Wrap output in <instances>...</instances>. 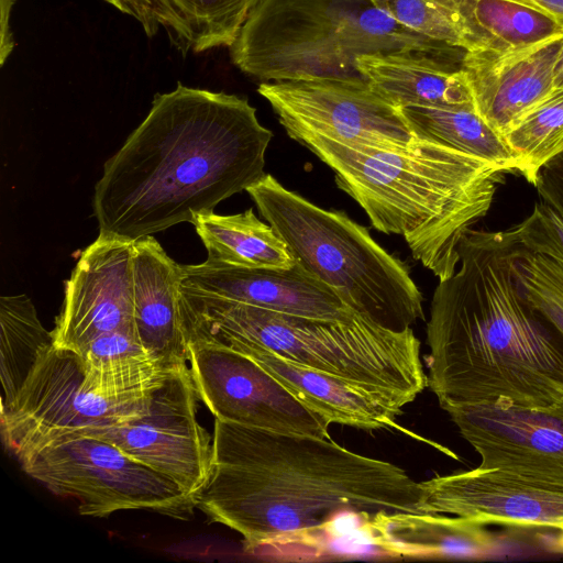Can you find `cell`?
Instances as JSON below:
<instances>
[{
	"instance_id": "cell-6",
	"label": "cell",
	"mask_w": 563,
	"mask_h": 563,
	"mask_svg": "<svg viewBox=\"0 0 563 563\" xmlns=\"http://www.w3.org/2000/svg\"><path fill=\"white\" fill-rule=\"evenodd\" d=\"M229 47L233 64L261 82L363 79L356 59L364 54L415 52L452 63L464 55L407 30L371 0H257Z\"/></svg>"
},
{
	"instance_id": "cell-30",
	"label": "cell",
	"mask_w": 563,
	"mask_h": 563,
	"mask_svg": "<svg viewBox=\"0 0 563 563\" xmlns=\"http://www.w3.org/2000/svg\"><path fill=\"white\" fill-rule=\"evenodd\" d=\"M510 230L526 249L563 261V218L544 202Z\"/></svg>"
},
{
	"instance_id": "cell-10",
	"label": "cell",
	"mask_w": 563,
	"mask_h": 563,
	"mask_svg": "<svg viewBox=\"0 0 563 563\" xmlns=\"http://www.w3.org/2000/svg\"><path fill=\"white\" fill-rule=\"evenodd\" d=\"M258 93L288 136H320L353 147L406 146L416 135L399 108L363 79L261 82Z\"/></svg>"
},
{
	"instance_id": "cell-25",
	"label": "cell",
	"mask_w": 563,
	"mask_h": 563,
	"mask_svg": "<svg viewBox=\"0 0 563 563\" xmlns=\"http://www.w3.org/2000/svg\"><path fill=\"white\" fill-rule=\"evenodd\" d=\"M54 345L24 294L0 297L1 412L7 411L41 356Z\"/></svg>"
},
{
	"instance_id": "cell-18",
	"label": "cell",
	"mask_w": 563,
	"mask_h": 563,
	"mask_svg": "<svg viewBox=\"0 0 563 563\" xmlns=\"http://www.w3.org/2000/svg\"><path fill=\"white\" fill-rule=\"evenodd\" d=\"M133 324L152 355L187 363L188 343L179 309L181 268L152 236L133 242Z\"/></svg>"
},
{
	"instance_id": "cell-13",
	"label": "cell",
	"mask_w": 563,
	"mask_h": 563,
	"mask_svg": "<svg viewBox=\"0 0 563 563\" xmlns=\"http://www.w3.org/2000/svg\"><path fill=\"white\" fill-rule=\"evenodd\" d=\"M445 411L479 455V466L563 487L562 412L504 402L459 405Z\"/></svg>"
},
{
	"instance_id": "cell-33",
	"label": "cell",
	"mask_w": 563,
	"mask_h": 563,
	"mask_svg": "<svg viewBox=\"0 0 563 563\" xmlns=\"http://www.w3.org/2000/svg\"><path fill=\"white\" fill-rule=\"evenodd\" d=\"M15 0H0L1 3V47H0V62L4 64L7 57L12 52L14 42L10 31L9 20L10 12Z\"/></svg>"
},
{
	"instance_id": "cell-35",
	"label": "cell",
	"mask_w": 563,
	"mask_h": 563,
	"mask_svg": "<svg viewBox=\"0 0 563 563\" xmlns=\"http://www.w3.org/2000/svg\"><path fill=\"white\" fill-rule=\"evenodd\" d=\"M554 84L556 90H563V37L554 65Z\"/></svg>"
},
{
	"instance_id": "cell-8",
	"label": "cell",
	"mask_w": 563,
	"mask_h": 563,
	"mask_svg": "<svg viewBox=\"0 0 563 563\" xmlns=\"http://www.w3.org/2000/svg\"><path fill=\"white\" fill-rule=\"evenodd\" d=\"M16 460L30 477L54 495L76 499L82 516L146 509L185 519L196 507L170 478L96 437L67 432Z\"/></svg>"
},
{
	"instance_id": "cell-24",
	"label": "cell",
	"mask_w": 563,
	"mask_h": 563,
	"mask_svg": "<svg viewBox=\"0 0 563 563\" xmlns=\"http://www.w3.org/2000/svg\"><path fill=\"white\" fill-rule=\"evenodd\" d=\"M192 224L209 262L276 268L296 263L284 240L269 223L262 222L252 208L227 216L213 211L201 213Z\"/></svg>"
},
{
	"instance_id": "cell-4",
	"label": "cell",
	"mask_w": 563,
	"mask_h": 563,
	"mask_svg": "<svg viewBox=\"0 0 563 563\" xmlns=\"http://www.w3.org/2000/svg\"><path fill=\"white\" fill-rule=\"evenodd\" d=\"M298 142L334 172L338 187L376 230L401 235L412 257L439 280L455 273L463 236L487 214L507 174L417 135L391 148L353 147L320 136Z\"/></svg>"
},
{
	"instance_id": "cell-34",
	"label": "cell",
	"mask_w": 563,
	"mask_h": 563,
	"mask_svg": "<svg viewBox=\"0 0 563 563\" xmlns=\"http://www.w3.org/2000/svg\"><path fill=\"white\" fill-rule=\"evenodd\" d=\"M553 15L563 25V0H516Z\"/></svg>"
},
{
	"instance_id": "cell-32",
	"label": "cell",
	"mask_w": 563,
	"mask_h": 563,
	"mask_svg": "<svg viewBox=\"0 0 563 563\" xmlns=\"http://www.w3.org/2000/svg\"><path fill=\"white\" fill-rule=\"evenodd\" d=\"M532 185L541 201L563 218V152L539 169Z\"/></svg>"
},
{
	"instance_id": "cell-38",
	"label": "cell",
	"mask_w": 563,
	"mask_h": 563,
	"mask_svg": "<svg viewBox=\"0 0 563 563\" xmlns=\"http://www.w3.org/2000/svg\"><path fill=\"white\" fill-rule=\"evenodd\" d=\"M106 2L110 3L114 8H117V0H104Z\"/></svg>"
},
{
	"instance_id": "cell-26",
	"label": "cell",
	"mask_w": 563,
	"mask_h": 563,
	"mask_svg": "<svg viewBox=\"0 0 563 563\" xmlns=\"http://www.w3.org/2000/svg\"><path fill=\"white\" fill-rule=\"evenodd\" d=\"M412 133L488 161L507 173L517 163L503 137L476 112L463 107H405L400 109Z\"/></svg>"
},
{
	"instance_id": "cell-28",
	"label": "cell",
	"mask_w": 563,
	"mask_h": 563,
	"mask_svg": "<svg viewBox=\"0 0 563 563\" xmlns=\"http://www.w3.org/2000/svg\"><path fill=\"white\" fill-rule=\"evenodd\" d=\"M514 239L511 271L519 291L563 336V261Z\"/></svg>"
},
{
	"instance_id": "cell-27",
	"label": "cell",
	"mask_w": 563,
	"mask_h": 563,
	"mask_svg": "<svg viewBox=\"0 0 563 563\" xmlns=\"http://www.w3.org/2000/svg\"><path fill=\"white\" fill-rule=\"evenodd\" d=\"M503 140L517 163V172L530 184L539 169L563 152V90H556Z\"/></svg>"
},
{
	"instance_id": "cell-23",
	"label": "cell",
	"mask_w": 563,
	"mask_h": 563,
	"mask_svg": "<svg viewBox=\"0 0 563 563\" xmlns=\"http://www.w3.org/2000/svg\"><path fill=\"white\" fill-rule=\"evenodd\" d=\"M456 20L464 53L505 55L563 36L551 14L516 0H438Z\"/></svg>"
},
{
	"instance_id": "cell-19",
	"label": "cell",
	"mask_w": 563,
	"mask_h": 563,
	"mask_svg": "<svg viewBox=\"0 0 563 563\" xmlns=\"http://www.w3.org/2000/svg\"><path fill=\"white\" fill-rule=\"evenodd\" d=\"M373 539L384 559L487 560L499 555L501 539L485 525L444 514H376Z\"/></svg>"
},
{
	"instance_id": "cell-3",
	"label": "cell",
	"mask_w": 563,
	"mask_h": 563,
	"mask_svg": "<svg viewBox=\"0 0 563 563\" xmlns=\"http://www.w3.org/2000/svg\"><path fill=\"white\" fill-rule=\"evenodd\" d=\"M510 229H471L433 292L428 387L442 409L504 402L545 409L563 395V336L519 291Z\"/></svg>"
},
{
	"instance_id": "cell-1",
	"label": "cell",
	"mask_w": 563,
	"mask_h": 563,
	"mask_svg": "<svg viewBox=\"0 0 563 563\" xmlns=\"http://www.w3.org/2000/svg\"><path fill=\"white\" fill-rule=\"evenodd\" d=\"M273 137L246 98L178 82L103 166L92 208L99 234L135 242L246 190Z\"/></svg>"
},
{
	"instance_id": "cell-21",
	"label": "cell",
	"mask_w": 563,
	"mask_h": 563,
	"mask_svg": "<svg viewBox=\"0 0 563 563\" xmlns=\"http://www.w3.org/2000/svg\"><path fill=\"white\" fill-rule=\"evenodd\" d=\"M362 78L395 107L472 106L473 96L461 66L427 54L389 52L360 55Z\"/></svg>"
},
{
	"instance_id": "cell-17",
	"label": "cell",
	"mask_w": 563,
	"mask_h": 563,
	"mask_svg": "<svg viewBox=\"0 0 563 563\" xmlns=\"http://www.w3.org/2000/svg\"><path fill=\"white\" fill-rule=\"evenodd\" d=\"M562 37L505 55L464 53L461 68L475 110L501 137L556 91L554 65Z\"/></svg>"
},
{
	"instance_id": "cell-16",
	"label": "cell",
	"mask_w": 563,
	"mask_h": 563,
	"mask_svg": "<svg viewBox=\"0 0 563 563\" xmlns=\"http://www.w3.org/2000/svg\"><path fill=\"white\" fill-rule=\"evenodd\" d=\"M180 286L195 292L311 318L346 319L355 314L331 288L297 261L286 268L209 261L180 265Z\"/></svg>"
},
{
	"instance_id": "cell-9",
	"label": "cell",
	"mask_w": 563,
	"mask_h": 563,
	"mask_svg": "<svg viewBox=\"0 0 563 563\" xmlns=\"http://www.w3.org/2000/svg\"><path fill=\"white\" fill-rule=\"evenodd\" d=\"M78 354L52 346L11 407L0 413L3 445L15 459L60 434L126 422L147 412L154 391L106 397L84 386Z\"/></svg>"
},
{
	"instance_id": "cell-22",
	"label": "cell",
	"mask_w": 563,
	"mask_h": 563,
	"mask_svg": "<svg viewBox=\"0 0 563 563\" xmlns=\"http://www.w3.org/2000/svg\"><path fill=\"white\" fill-rule=\"evenodd\" d=\"M257 0H117L147 36L164 31L183 54L231 46Z\"/></svg>"
},
{
	"instance_id": "cell-37",
	"label": "cell",
	"mask_w": 563,
	"mask_h": 563,
	"mask_svg": "<svg viewBox=\"0 0 563 563\" xmlns=\"http://www.w3.org/2000/svg\"><path fill=\"white\" fill-rule=\"evenodd\" d=\"M551 407L563 413V395H562L561 399L555 405H553Z\"/></svg>"
},
{
	"instance_id": "cell-20",
	"label": "cell",
	"mask_w": 563,
	"mask_h": 563,
	"mask_svg": "<svg viewBox=\"0 0 563 563\" xmlns=\"http://www.w3.org/2000/svg\"><path fill=\"white\" fill-rule=\"evenodd\" d=\"M269 372L290 393L330 423L364 430L394 426L402 408L394 400L362 386L328 375L252 344H234Z\"/></svg>"
},
{
	"instance_id": "cell-12",
	"label": "cell",
	"mask_w": 563,
	"mask_h": 563,
	"mask_svg": "<svg viewBox=\"0 0 563 563\" xmlns=\"http://www.w3.org/2000/svg\"><path fill=\"white\" fill-rule=\"evenodd\" d=\"M188 350L199 399L216 419L331 439L330 421L308 408L251 356L216 343L194 342Z\"/></svg>"
},
{
	"instance_id": "cell-2",
	"label": "cell",
	"mask_w": 563,
	"mask_h": 563,
	"mask_svg": "<svg viewBox=\"0 0 563 563\" xmlns=\"http://www.w3.org/2000/svg\"><path fill=\"white\" fill-rule=\"evenodd\" d=\"M212 446L196 507L240 533L247 552L276 555L346 511L424 514L420 483L404 468L332 439L216 419Z\"/></svg>"
},
{
	"instance_id": "cell-29",
	"label": "cell",
	"mask_w": 563,
	"mask_h": 563,
	"mask_svg": "<svg viewBox=\"0 0 563 563\" xmlns=\"http://www.w3.org/2000/svg\"><path fill=\"white\" fill-rule=\"evenodd\" d=\"M371 2L407 30L462 49L461 34L454 14L442 2L438 0H371Z\"/></svg>"
},
{
	"instance_id": "cell-36",
	"label": "cell",
	"mask_w": 563,
	"mask_h": 563,
	"mask_svg": "<svg viewBox=\"0 0 563 563\" xmlns=\"http://www.w3.org/2000/svg\"><path fill=\"white\" fill-rule=\"evenodd\" d=\"M558 530L559 533L550 539L545 545L551 552L563 554V522L559 526Z\"/></svg>"
},
{
	"instance_id": "cell-15",
	"label": "cell",
	"mask_w": 563,
	"mask_h": 563,
	"mask_svg": "<svg viewBox=\"0 0 563 563\" xmlns=\"http://www.w3.org/2000/svg\"><path fill=\"white\" fill-rule=\"evenodd\" d=\"M424 514H444L482 525L554 528L563 522V487L478 467L420 482Z\"/></svg>"
},
{
	"instance_id": "cell-5",
	"label": "cell",
	"mask_w": 563,
	"mask_h": 563,
	"mask_svg": "<svg viewBox=\"0 0 563 563\" xmlns=\"http://www.w3.org/2000/svg\"><path fill=\"white\" fill-rule=\"evenodd\" d=\"M187 343L252 344L301 366L383 395L401 408L428 386L413 330L393 331L357 313L346 319L289 314L180 286Z\"/></svg>"
},
{
	"instance_id": "cell-31",
	"label": "cell",
	"mask_w": 563,
	"mask_h": 563,
	"mask_svg": "<svg viewBox=\"0 0 563 563\" xmlns=\"http://www.w3.org/2000/svg\"><path fill=\"white\" fill-rule=\"evenodd\" d=\"M146 356L154 355L143 347L134 328L119 329L101 334L79 354L85 367L120 364Z\"/></svg>"
},
{
	"instance_id": "cell-7",
	"label": "cell",
	"mask_w": 563,
	"mask_h": 563,
	"mask_svg": "<svg viewBox=\"0 0 563 563\" xmlns=\"http://www.w3.org/2000/svg\"><path fill=\"white\" fill-rule=\"evenodd\" d=\"M246 191L294 258L352 311L398 332L424 319L423 297L408 266L366 227L316 206L269 174Z\"/></svg>"
},
{
	"instance_id": "cell-14",
	"label": "cell",
	"mask_w": 563,
	"mask_h": 563,
	"mask_svg": "<svg viewBox=\"0 0 563 563\" xmlns=\"http://www.w3.org/2000/svg\"><path fill=\"white\" fill-rule=\"evenodd\" d=\"M133 242L100 235L65 283L54 346L76 354L101 334L133 324Z\"/></svg>"
},
{
	"instance_id": "cell-11",
	"label": "cell",
	"mask_w": 563,
	"mask_h": 563,
	"mask_svg": "<svg viewBox=\"0 0 563 563\" xmlns=\"http://www.w3.org/2000/svg\"><path fill=\"white\" fill-rule=\"evenodd\" d=\"M199 395L187 364L159 388L143 416L73 431L106 440L175 482L195 503L213 465L209 433L197 420Z\"/></svg>"
}]
</instances>
